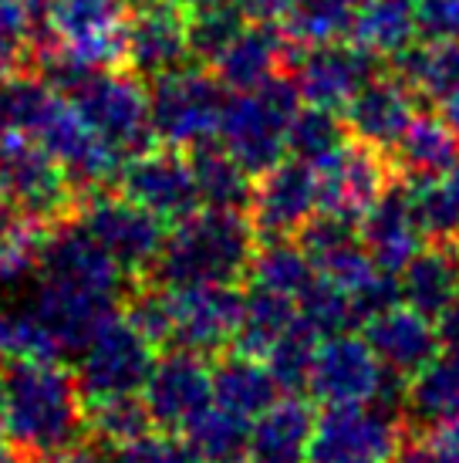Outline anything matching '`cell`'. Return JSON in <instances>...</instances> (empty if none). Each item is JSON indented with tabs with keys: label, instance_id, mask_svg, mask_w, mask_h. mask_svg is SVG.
Returning a JSON list of instances; mask_svg holds the SVG:
<instances>
[{
	"label": "cell",
	"instance_id": "21",
	"mask_svg": "<svg viewBox=\"0 0 459 463\" xmlns=\"http://www.w3.org/2000/svg\"><path fill=\"white\" fill-rule=\"evenodd\" d=\"M358 233H361V244L371 254V260L392 274L406 268L426 247V237H429L419 220L412 190L398 180H392V186L379 196V203L358 220Z\"/></svg>",
	"mask_w": 459,
	"mask_h": 463
},
{
	"label": "cell",
	"instance_id": "46",
	"mask_svg": "<svg viewBox=\"0 0 459 463\" xmlns=\"http://www.w3.org/2000/svg\"><path fill=\"white\" fill-rule=\"evenodd\" d=\"M396 463H459V420L406 430Z\"/></svg>",
	"mask_w": 459,
	"mask_h": 463
},
{
	"label": "cell",
	"instance_id": "34",
	"mask_svg": "<svg viewBox=\"0 0 459 463\" xmlns=\"http://www.w3.org/2000/svg\"><path fill=\"white\" fill-rule=\"evenodd\" d=\"M52 223L31 217L21 206H0V284H21L41 270Z\"/></svg>",
	"mask_w": 459,
	"mask_h": 463
},
{
	"label": "cell",
	"instance_id": "26",
	"mask_svg": "<svg viewBox=\"0 0 459 463\" xmlns=\"http://www.w3.org/2000/svg\"><path fill=\"white\" fill-rule=\"evenodd\" d=\"M402 301L408 308L422 311L429 318H443L453 305H459V254L456 244L422 247L406 268L398 270Z\"/></svg>",
	"mask_w": 459,
	"mask_h": 463
},
{
	"label": "cell",
	"instance_id": "49",
	"mask_svg": "<svg viewBox=\"0 0 459 463\" xmlns=\"http://www.w3.org/2000/svg\"><path fill=\"white\" fill-rule=\"evenodd\" d=\"M243 11L247 21H260V24H281L291 11L301 7V0H233Z\"/></svg>",
	"mask_w": 459,
	"mask_h": 463
},
{
	"label": "cell",
	"instance_id": "18",
	"mask_svg": "<svg viewBox=\"0 0 459 463\" xmlns=\"http://www.w3.org/2000/svg\"><path fill=\"white\" fill-rule=\"evenodd\" d=\"M287 71L307 105L342 112L358 95V89L375 75V58H369L355 44L334 41L318 48H297Z\"/></svg>",
	"mask_w": 459,
	"mask_h": 463
},
{
	"label": "cell",
	"instance_id": "29",
	"mask_svg": "<svg viewBox=\"0 0 459 463\" xmlns=\"http://www.w3.org/2000/svg\"><path fill=\"white\" fill-rule=\"evenodd\" d=\"M389 159L408 180L446 176L459 163V132L443 116H416Z\"/></svg>",
	"mask_w": 459,
	"mask_h": 463
},
{
	"label": "cell",
	"instance_id": "10",
	"mask_svg": "<svg viewBox=\"0 0 459 463\" xmlns=\"http://www.w3.org/2000/svg\"><path fill=\"white\" fill-rule=\"evenodd\" d=\"M115 180H118V194L145 206L163 223H179L203 206L192 159L186 156V149H173L163 142L126 156Z\"/></svg>",
	"mask_w": 459,
	"mask_h": 463
},
{
	"label": "cell",
	"instance_id": "4",
	"mask_svg": "<svg viewBox=\"0 0 459 463\" xmlns=\"http://www.w3.org/2000/svg\"><path fill=\"white\" fill-rule=\"evenodd\" d=\"M126 27L128 0H41L38 44L91 71L118 68L126 61Z\"/></svg>",
	"mask_w": 459,
	"mask_h": 463
},
{
	"label": "cell",
	"instance_id": "12",
	"mask_svg": "<svg viewBox=\"0 0 459 463\" xmlns=\"http://www.w3.org/2000/svg\"><path fill=\"white\" fill-rule=\"evenodd\" d=\"M0 159L7 176V203L44 223H58L78 210L75 183L44 146L27 136H0Z\"/></svg>",
	"mask_w": 459,
	"mask_h": 463
},
{
	"label": "cell",
	"instance_id": "11",
	"mask_svg": "<svg viewBox=\"0 0 459 463\" xmlns=\"http://www.w3.org/2000/svg\"><path fill=\"white\" fill-rule=\"evenodd\" d=\"M240 318L243 295L237 291V284H179V288H169V348L220 355L237 342Z\"/></svg>",
	"mask_w": 459,
	"mask_h": 463
},
{
	"label": "cell",
	"instance_id": "8",
	"mask_svg": "<svg viewBox=\"0 0 459 463\" xmlns=\"http://www.w3.org/2000/svg\"><path fill=\"white\" fill-rule=\"evenodd\" d=\"M155 345L118 311L89 345L78 352V389L85 402L112 396H142L155 365Z\"/></svg>",
	"mask_w": 459,
	"mask_h": 463
},
{
	"label": "cell",
	"instance_id": "24",
	"mask_svg": "<svg viewBox=\"0 0 459 463\" xmlns=\"http://www.w3.org/2000/svg\"><path fill=\"white\" fill-rule=\"evenodd\" d=\"M294 54H297V44L284 34L281 24L250 21L237 38L230 41L227 52L210 65V71L223 81V89L250 91L270 81L274 75L287 71Z\"/></svg>",
	"mask_w": 459,
	"mask_h": 463
},
{
	"label": "cell",
	"instance_id": "43",
	"mask_svg": "<svg viewBox=\"0 0 459 463\" xmlns=\"http://www.w3.org/2000/svg\"><path fill=\"white\" fill-rule=\"evenodd\" d=\"M318 345H321V335L307 322H301V315H297V322H294L291 328L274 342V348H270L267 355H264V362L270 365V373L281 383L284 392L307 389Z\"/></svg>",
	"mask_w": 459,
	"mask_h": 463
},
{
	"label": "cell",
	"instance_id": "45",
	"mask_svg": "<svg viewBox=\"0 0 459 463\" xmlns=\"http://www.w3.org/2000/svg\"><path fill=\"white\" fill-rule=\"evenodd\" d=\"M14 359H61L34 311H0V362Z\"/></svg>",
	"mask_w": 459,
	"mask_h": 463
},
{
	"label": "cell",
	"instance_id": "27",
	"mask_svg": "<svg viewBox=\"0 0 459 463\" xmlns=\"http://www.w3.org/2000/svg\"><path fill=\"white\" fill-rule=\"evenodd\" d=\"M281 396V383L274 379L267 362L257 359V355L227 352L213 365V402L243 416V420H250V423L257 416H264Z\"/></svg>",
	"mask_w": 459,
	"mask_h": 463
},
{
	"label": "cell",
	"instance_id": "55",
	"mask_svg": "<svg viewBox=\"0 0 459 463\" xmlns=\"http://www.w3.org/2000/svg\"><path fill=\"white\" fill-rule=\"evenodd\" d=\"M0 463H17V457H14L7 447H0Z\"/></svg>",
	"mask_w": 459,
	"mask_h": 463
},
{
	"label": "cell",
	"instance_id": "7",
	"mask_svg": "<svg viewBox=\"0 0 459 463\" xmlns=\"http://www.w3.org/2000/svg\"><path fill=\"white\" fill-rule=\"evenodd\" d=\"M64 95L78 105V112L85 116L91 129L126 156L145 149L153 139L149 91L142 89V75H136L132 68L85 71Z\"/></svg>",
	"mask_w": 459,
	"mask_h": 463
},
{
	"label": "cell",
	"instance_id": "13",
	"mask_svg": "<svg viewBox=\"0 0 459 463\" xmlns=\"http://www.w3.org/2000/svg\"><path fill=\"white\" fill-rule=\"evenodd\" d=\"M314 180H318L321 213L358 223L379 203V196L392 186L396 176L389 169V156L365 142L348 139L314 163Z\"/></svg>",
	"mask_w": 459,
	"mask_h": 463
},
{
	"label": "cell",
	"instance_id": "33",
	"mask_svg": "<svg viewBox=\"0 0 459 463\" xmlns=\"http://www.w3.org/2000/svg\"><path fill=\"white\" fill-rule=\"evenodd\" d=\"M392 65L408 89L419 95V102L439 105L459 85V38L412 44Z\"/></svg>",
	"mask_w": 459,
	"mask_h": 463
},
{
	"label": "cell",
	"instance_id": "19",
	"mask_svg": "<svg viewBox=\"0 0 459 463\" xmlns=\"http://www.w3.org/2000/svg\"><path fill=\"white\" fill-rule=\"evenodd\" d=\"M416 105L419 95L408 89L398 71H392V75H371L342 109V116L351 139L389 156L412 126Z\"/></svg>",
	"mask_w": 459,
	"mask_h": 463
},
{
	"label": "cell",
	"instance_id": "39",
	"mask_svg": "<svg viewBox=\"0 0 459 463\" xmlns=\"http://www.w3.org/2000/svg\"><path fill=\"white\" fill-rule=\"evenodd\" d=\"M351 139V132L344 126V116L334 109H321V105H301L297 116L291 118V132H287V153L304 163H318L328 153H334L342 142Z\"/></svg>",
	"mask_w": 459,
	"mask_h": 463
},
{
	"label": "cell",
	"instance_id": "52",
	"mask_svg": "<svg viewBox=\"0 0 459 463\" xmlns=\"http://www.w3.org/2000/svg\"><path fill=\"white\" fill-rule=\"evenodd\" d=\"M439 116L446 118L449 126H453V129L459 132V85L453 91H449L443 102H439Z\"/></svg>",
	"mask_w": 459,
	"mask_h": 463
},
{
	"label": "cell",
	"instance_id": "47",
	"mask_svg": "<svg viewBox=\"0 0 459 463\" xmlns=\"http://www.w3.org/2000/svg\"><path fill=\"white\" fill-rule=\"evenodd\" d=\"M105 463H200L192 457V450L186 447L183 437H173L169 430L163 433H145V437L112 447Z\"/></svg>",
	"mask_w": 459,
	"mask_h": 463
},
{
	"label": "cell",
	"instance_id": "56",
	"mask_svg": "<svg viewBox=\"0 0 459 463\" xmlns=\"http://www.w3.org/2000/svg\"><path fill=\"white\" fill-rule=\"evenodd\" d=\"M0 437H4V389H0Z\"/></svg>",
	"mask_w": 459,
	"mask_h": 463
},
{
	"label": "cell",
	"instance_id": "23",
	"mask_svg": "<svg viewBox=\"0 0 459 463\" xmlns=\"http://www.w3.org/2000/svg\"><path fill=\"white\" fill-rule=\"evenodd\" d=\"M297 244L304 247V254L311 258L314 270L338 281L342 288H348L355 295L361 284H369L379 274V264L371 260V254L361 244L358 223L332 213H314L304 223V231L297 233Z\"/></svg>",
	"mask_w": 459,
	"mask_h": 463
},
{
	"label": "cell",
	"instance_id": "51",
	"mask_svg": "<svg viewBox=\"0 0 459 463\" xmlns=\"http://www.w3.org/2000/svg\"><path fill=\"white\" fill-rule=\"evenodd\" d=\"M31 463H105V447L91 443L85 450L58 453V457H31Z\"/></svg>",
	"mask_w": 459,
	"mask_h": 463
},
{
	"label": "cell",
	"instance_id": "50",
	"mask_svg": "<svg viewBox=\"0 0 459 463\" xmlns=\"http://www.w3.org/2000/svg\"><path fill=\"white\" fill-rule=\"evenodd\" d=\"M436 328H439V345H443V355L459 359V305H453L443 318H436Z\"/></svg>",
	"mask_w": 459,
	"mask_h": 463
},
{
	"label": "cell",
	"instance_id": "1",
	"mask_svg": "<svg viewBox=\"0 0 459 463\" xmlns=\"http://www.w3.org/2000/svg\"><path fill=\"white\" fill-rule=\"evenodd\" d=\"M4 437L27 457L78 450L89 437L85 396L61 359H14L0 369Z\"/></svg>",
	"mask_w": 459,
	"mask_h": 463
},
{
	"label": "cell",
	"instance_id": "28",
	"mask_svg": "<svg viewBox=\"0 0 459 463\" xmlns=\"http://www.w3.org/2000/svg\"><path fill=\"white\" fill-rule=\"evenodd\" d=\"M348 38L375 61H396L419 38L412 0H358Z\"/></svg>",
	"mask_w": 459,
	"mask_h": 463
},
{
	"label": "cell",
	"instance_id": "5",
	"mask_svg": "<svg viewBox=\"0 0 459 463\" xmlns=\"http://www.w3.org/2000/svg\"><path fill=\"white\" fill-rule=\"evenodd\" d=\"M406 437L402 410L385 402L324 406L314 416L307 463H396Z\"/></svg>",
	"mask_w": 459,
	"mask_h": 463
},
{
	"label": "cell",
	"instance_id": "42",
	"mask_svg": "<svg viewBox=\"0 0 459 463\" xmlns=\"http://www.w3.org/2000/svg\"><path fill=\"white\" fill-rule=\"evenodd\" d=\"M297 315H301V322L311 325L321 338L351 332V328L361 322L351 291L342 288L338 281H332V278H324V274H318L304 295L297 298Z\"/></svg>",
	"mask_w": 459,
	"mask_h": 463
},
{
	"label": "cell",
	"instance_id": "15",
	"mask_svg": "<svg viewBox=\"0 0 459 463\" xmlns=\"http://www.w3.org/2000/svg\"><path fill=\"white\" fill-rule=\"evenodd\" d=\"M41 278L118 298L126 295L132 284V278L98 244V237L78 220V213L52 223L48 241H44V258H41Z\"/></svg>",
	"mask_w": 459,
	"mask_h": 463
},
{
	"label": "cell",
	"instance_id": "30",
	"mask_svg": "<svg viewBox=\"0 0 459 463\" xmlns=\"http://www.w3.org/2000/svg\"><path fill=\"white\" fill-rule=\"evenodd\" d=\"M250 430H254L250 420L210 402L203 412H196L190 423L179 430V437L186 439V447L200 463H247Z\"/></svg>",
	"mask_w": 459,
	"mask_h": 463
},
{
	"label": "cell",
	"instance_id": "9",
	"mask_svg": "<svg viewBox=\"0 0 459 463\" xmlns=\"http://www.w3.org/2000/svg\"><path fill=\"white\" fill-rule=\"evenodd\" d=\"M78 220L89 227L98 244L118 260V268L128 278H149V270L159 260V250L166 244L163 220L149 213L145 206L128 200L126 194H108V190H91L78 200Z\"/></svg>",
	"mask_w": 459,
	"mask_h": 463
},
{
	"label": "cell",
	"instance_id": "16",
	"mask_svg": "<svg viewBox=\"0 0 459 463\" xmlns=\"http://www.w3.org/2000/svg\"><path fill=\"white\" fill-rule=\"evenodd\" d=\"M318 213V180L314 166L304 159H281L277 166L260 173L250 190L247 217L260 241L294 237Z\"/></svg>",
	"mask_w": 459,
	"mask_h": 463
},
{
	"label": "cell",
	"instance_id": "20",
	"mask_svg": "<svg viewBox=\"0 0 459 463\" xmlns=\"http://www.w3.org/2000/svg\"><path fill=\"white\" fill-rule=\"evenodd\" d=\"M31 311L48 328L61 355H68V352L78 355L118 315V295H102V291L71 288V284L41 278L38 298H34Z\"/></svg>",
	"mask_w": 459,
	"mask_h": 463
},
{
	"label": "cell",
	"instance_id": "31",
	"mask_svg": "<svg viewBox=\"0 0 459 463\" xmlns=\"http://www.w3.org/2000/svg\"><path fill=\"white\" fill-rule=\"evenodd\" d=\"M192 173H196V186H200V200L203 206H217V210H247L250 203V173L237 163V156L230 153L220 139H206L190 149Z\"/></svg>",
	"mask_w": 459,
	"mask_h": 463
},
{
	"label": "cell",
	"instance_id": "2",
	"mask_svg": "<svg viewBox=\"0 0 459 463\" xmlns=\"http://www.w3.org/2000/svg\"><path fill=\"white\" fill-rule=\"evenodd\" d=\"M257 231L243 210L206 206L173 223L149 278L169 288L179 284H237L247 278L257 250Z\"/></svg>",
	"mask_w": 459,
	"mask_h": 463
},
{
	"label": "cell",
	"instance_id": "53",
	"mask_svg": "<svg viewBox=\"0 0 459 463\" xmlns=\"http://www.w3.org/2000/svg\"><path fill=\"white\" fill-rule=\"evenodd\" d=\"M173 4H179L186 14H192V11H203V7H213V4H227V0H173Z\"/></svg>",
	"mask_w": 459,
	"mask_h": 463
},
{
	"label": "cell",
	"instance_id": "44",
	"mask_svg": "<svg viewBox=\"0 0 459 463\" xmlns=\"http://www.w3.org/2000/svg\"><path fill=\"white\" fill-rule=\"evenodd\" d=\"M243 27H247V17H243V11L233 0L213 4V7H203V11H192L190 14L192 58H196L200 65H213Z\"/></svg>",
	"mask_w": 459,
	"mask_h": 463
},
{
	"label": "cell",
	"instance_id": "35",
	"mask_svg": "<svg viewBox=\"0 0 459 463\" xmlns=\"http://www.w3.org/2000/svg\"><path fill=\"white\" fill-rule=\"evenodd\" d=\"M294 322H297V301L294 298L250 284V291L243 295V318H240L237 342H233V352L264 359L270 348H274V342Z\"/></svg>",
	"mask_w": 459,
	"mask_h": 463
},
{
	"label": "cell",
	"instance_id": "38",
	"mask_svg": "<svg viewBox=\"0 0 459 463\" xmlns=\"http://www.w3.org/2000/svg\"><path fill=\"white\" fill-rule=\"evenodd\" d=\"M355 11L358 0H301V7L287 14L281 27L297 48H318L348 38Z\"/></svg>",
	"mask_w": 459,
	"mask_h": 463
},
{
	"label": "cell",
	"instance_id": "25",
	"mask_svg": "<svg viewBox=\"0 0 459 463\" xmlns=\"http://www.w3.org/2000/svg\"><path fill=\"white\" fill-rule=\"evenodd\" d=\"M314 433V412L304 399L284 392L250 430L247 463H307V447Z\"/></svg>",
	"mask_w": 459,
	"mask_h": 463
},
{
	"label": "cell",
	"instance_id": "32",
	"mask_svg": "<svg viewBox=\"0 0 459 463\" xmlns=\"http://www.w3.org/2000/svg\"><path fill=\"white\" fill-rule=\"evenodd\" d=\"M406 416L412 426L459 420V359L439 355L406 383Z\"/></svg>",
	"mask_w": 459,
	"mask_h": 463
},
{
	"label": "cell",
	"instance_id": "6",
	"mask_svg": "<svg viewBox=\"0 0 459 463\" xmlns=\"http://www.w3.org/2000/svg\"><path fill=\"white\" fill-rule=\"evenodd\" d=\"M223 81L206 68H179L153 78L149 89V122L153 139L173 149H192L220 136L223 118Z\"/></svg>",
	"mask_w": 459,
	"mask_h": 463
},
{
	"label": "cell",
	"instance_id": "54",
	"mask_svg": "<svg viewBox=\"0 0 459 463\" xmlns=\"http://www.w3.org/2000/svg\"><path fill=\"white\" fill-rule=\"evenodd\" d=\"M7 203V176H4V159H0V206Z\"/></svg>",
	"mask_w": 459,
	"mask_h": 463
},
{
	"label": "cell",
	"instance_id": "14",
	"mask_svg": "<svg viewBox=\"0 0 459 463\" xmlns=\"http://www.w3.org/2000/svg\"><path fill=\"white\" fill-rule=\"evenodd\" d=\"M389 369L375 355L365 335H328L321 338L307 392L321 406H348V402H375L389 383Z\"/></svg>",
	"mask_w": 459,
	"mask_h": 463
},
{
	"label": "cell",
	"instance_id": "22",
	"mask_svg": "<svg viewBox=\"0 0 459 463\" xmlns=\"http://www.w3.org/2000/svg\"><path fill=\"white\" fill-rule=\"evenodd\" d=\"M361 325H365L369 345L375 348V355L382 359V365L392 375L412 379V375L422 373L429 362L443 355L436 322L429 315L408 308L406 301L379 311V315H371L369 322H361Z\"/></svg>",
	"mask_w": 459,
	"mask_h": 463
},
{
	"label": "cell",
	"instance_id": "3",
	"mask_svg": "<svg viewBox=\"0 0 459 463\" xmlns=\"http://www.w3.org/2000/svg\"><path fill=\"white\" fill-rule=\"evenodd\" d=\"M301 102L304 99L291 71H281L250 91H233L223 105L220 142L237 156V163L250 176H260L277 166L287 153L291 118L297 116Z\"/></svg>",
	"mask_w": 459,
	"mask_h": 463
},
{
	"label": "cell",
	"instance_id": "41",
	"mask_svg": "<svg viewBox=\"0 0 459 463\" xmlns=\"http://www.w3.org/2000/svg\"><path fill=\"white\" fill-rule=\"evenodd\" d=\"M41 31V0H0V78L24 71Z\"/></svg>",
	"mask_w": 459,
	"mask_h": 463
},
{
	"label": "cell",
	"instance_id": "48",
	"mask_svg": "<svg viewBox=\"0 0 459 463\" xmlns=\"http://www.w3.org/2000/svg\"><path fill=\"white\" fill-rule=\"evenodd\" d=\"M422 41L459 38V0H412Z\"/></svg>",
	"mask_w": 459,
	"mask_h": 463
},
{
	"label": "cell",
	"instance_id": "17",
	"mask_svg": "<svg viewBox=\"0 0 459 463\" xmlns=\"http://www.w3.org/2000/svg\"><path fill=\"white\" fill-rule=\"evenodd\" d=\"M142 399L159 430H183L213 402V365L200 352L169 348L163 359H155Z\"/></svg>",
	"mask_w": 459,
	"mask_h": 463
},
{
	"label": "cell",
	"instance_id": "57",
	"mask_svg": "<svg viewBox=\"0 0 459 463\" xmlns=\"http://www.w3.org/2000/svg\"><path fill=\"white\" fill-rule=\"evenodd\" d=\"M456 254H459V244H456Z\"/></svg>",
	"mask_w": 459,
	"mask_h": 463
},
{
	"label": "cell",
	"instance_id": "36",
	"mask_svg": "<svg viewBox=\"0 0 459 463\" xmlns=\"http://www.w3.org/2000/svg\"><path fill=\"white\" fill-rule=\"evenodd\" d=\"M247 278L254 288H267V291H277V295L297 301L318 278V270L304 254V247L294 244L291 237H274V241L257 244Z\"/></svg>",
	"mask_w": 459,
	"mask_h": 463
},
{
	"label": "cell",
	"instance_id": "37",
	"mask_svg": "<svg viewBox=\"0 0 459 463\" xmlns=\"http://www.w3.org/2000/svg\"><path fill=\"white\" fill-rule=\"evenodd\" d=\"M85 416H89V437L105 450L132 443V439L153 433V412L145 406L142 396H112L85 402Z\"/></svg>",
	"mask_w": 459,
	"mask_h": 463
},
{
	"label": "cell",
	"instance_id": "40",
	"mask_svg": "<svg viewBox=\"0 0 459 463\" xmlns=\"http://www.w3.org/2000/svg\"><path fill=\"white\" fill-rule=\"evenodd\" d=\"M416 210L426 233L439 244H459V173L433 176V180H408Z\"/></svg>",
	"mask_w": 459,
	"mask_h": 463
}]
</instances>
